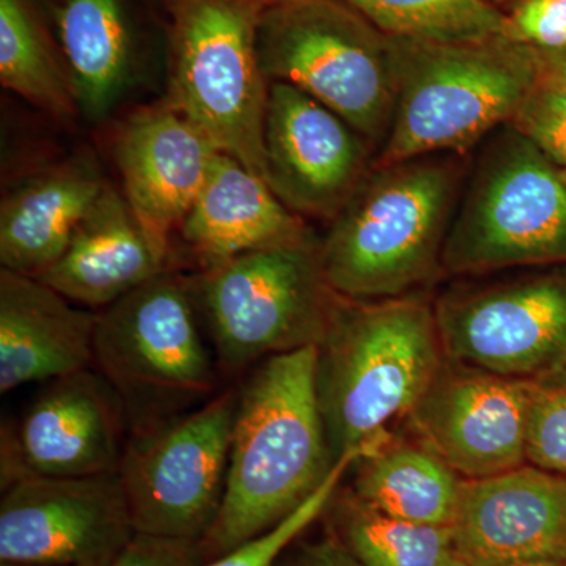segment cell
<instances>
[{"mask_svg":"<svg viewBox=\"0 0 566 566\" xmlns=\"http://www.w3.org/2000/svg\"><path fill=\"white\" fill-rule=\"evenodd\" d=\"M256 51L270 84L307 93L381 150L397 99L392 44L346 0H264Z\"/></svg>","mask_w":566,"mask_h":566,"instance_id":"6","label":"cell"},{"mask_svg":"<svg viewBox=\"0 0 566 566\" xmlns=\"http://www.w3.org/2000/svg\"><path fill=\"white\" fill-rule=\"evenodd\" d=\"M0 82L57 120L80 111L66 63L31 0H0Z\"/></svg>","mask_w":566,"mask_h":566,"instance_id":"24","label":"cell"},{"mask_svg":"<svg viewBox=\"0 0 566 566\" xmlns=\"http://www.w3.org/2000/svg\"><path fill=\"white\" fill-rule=\"evenodd\" d=\"M264 181L303 219L333 222L374 167L376 151L329 107L271 82L263 132Z\"/></svg>","mask_w":566,"mask_h":566,"instance_id":"13","label":"cell"},{"mask_svg":"<svg viewBox=\"0 0 566 566\" xmlns=\"http://www.w3.org/2000/svg\"><path fill=\"white\" fill-rule=\"evenodd\" d=\"M264 0H169L167 103L264 180L270 81L256 51Z\"/></svg>","mask_w":566,"mask_h":566,"instance_id":"8","label":"cell"},{"mask_svg":"<svg viewBox=\"0 0 566 566\" xmlns=\"http://www.w3.org/2000/svg\"><path fill=\"white\" fill-rule=\"evenodd\" d=\"M528 381L527 464L566 475V368Z\"/></svg>","mask_w":566,"mask_h":566,"instance_id":"28","label":"cell"},{"mask_svg":"<svg viewBox=\"0 0 566 566\" xmlns=\"http://www.w3.org/2000/svg\"><path fill=\"white\" fill-rule=\"evenodd\" d=\"M543 70L551 76L566 84V50L558 52H539Z\"/></svg>","mask_w":566,"mask_h":566,"instance_id":"33","label":"cell"},{"mask_svg":"<svg viewBox=\"0 0 566 566\" xmlns=\"http://www.w3.org/2000/svg\"><path fill=\"white\" fill-rule=\"evenodd\" d=\"M191 286L227 371L318 346L340 297L324 274L315 234L203 270Z\"/></svg>","mask_w":566,"mask_h":566,"instance_id":"9","label":"cell"},{"mask_svg":"<svg viewBox=\"0 0 566 566\" xmlns=\"http://www.w3.org/2000/svg\"><path fill=\"white\" fill-rule=\"evenodd\" d=\"M447 356L427 292L338 297L316 359V394L334 463L398 433Z\"/></svg>","mask_w":566,"mask_h":566,"instance_id":"1","label":"cell"},{"mask_svg":"<svg viewBox=\"0 0 566 566\" xmlns=\"http://www.w3.org/2000/svg\"><path fill=\"white\" fill-rule=\"evenodd\" d=\"M193 303L191 283L166 270L96 318L93 365L120 395L133 434L185 415L214 387Z\"/></svg>","mask_w":566,"mask_h":566,"instance_id":"7","label":"cell"},{"mask_svg":"<svg viewBox=\"0 0 566 566\" xmlns=\"http://www.w3.org/2000/svg\"><path fill=\"white\" fill-rule=\"evenodd\" d=\"M107 566H196L192 543L136 534Z\"/></svg>","mask_w":566,"mask_h":566,"instance_id":"31","label":"cell"},{"mask_svg":"<svg viewBox=\"0 0 566 566\" xmlns=\"http://www.w3.org/2000/svg\"><path fill=\"white\" fill-rule=\"evenodd\" d=\"M238 395L133 434L120 474L136 534L196 545L210 534L226 493Z\"/></svg>","mask_w":566,"mask_h":566,"instance_id":"11","label":"cell"},{"mask_svg":"<svg viewBox=\"0 0 566 566\" xmlns=\"http://www.w3.org/2000/svg\"><path fill=\"white\" fill-rule=\"evenodd\" d=\"M126 428L120 395L98 370L52 379L3 438V490L24 476L118 472Z\"/></svg>","mask_w":566,"mask_h":566,"instance_id":"15","label":"cell"},{"mask_svg":"<svg viewBox=\"0 0 566 566\" xmlns=\"http://www.w3.org/2000/svg\"><path fill=\"white\" fill-rule=\"evenodd\" d=\"M566 170V84L543 70L509 123Z\"/></svg>","mask_w":566,"mask_h":566,"instance_id":"29","label":"cell"},{"mask_svg":"<svg viewBox=\"0 0 566 566\" xmlns=\"http://www.w3.org/2000/svg\"><path fill=\"white\" fill-rule=\"evenodd\" d=\"M357 460H359L357 453H348V455L338 458L322 486L289 516L283 517L262 534L252 536L251 539L234 547L230 553L223 554L208 564L196 566H274L283 551L329 509L342 480Z\"/></svg>","mask_w":566,"mask_h":566,"instance_id":"27","label":"cell"},{"mask_svg":"<svg viewBox=\"0 0 566 566\" xmlns=\"http://www.w3.org/2000/svg\"><path fill=\"white\" fill-rule=\"evenodd\" d=\"M471 159L449 233L444 275L475 277L566 264V180L512 125Z\"/></svg>","mask_w":566,"mask_h":566,"instance_id":"5","label":"cell"},{"mask_svg":"<svg viewBox=\"0 0 566 566\" xmlns=\"http://www.w3.org/2000/svg\"><path fill=\"white\" fill-rule=\"evenodd\" d=\"M318 346L268 357L238 395L221 510L203 539L223 556L289 516L333 469L318 394Z\"/></svg>","mask_w":566,"mask_h":566,"instance_id":"2","label":"cell"},{"mask_svg":"<svg viewBox=\"0 0 566 566\" xmlns=\"http://www.w3.org/2000/svg\"><path fill=\"white\" fill-rule=\"evenodd\" d=\"M491 2L494 3V6H504V3L513 2V0H491Z\"/></svg>","mask_w":566,"mask_h":566,"instance_id":"36","label":"cell"},{"mask_svg":"<svg viewBox=\"0 0 566 566\" xmlns=\"http://www.w3.org/2000/svg\"><path fill=\"white\" fill-rule=\"evenodd\" d=\"M114 153L123 196L167 263L170 238L180 230L221 151L166 102L132 115L118 133Z\"/></svg>","mask_w":566,"mask_h":566,"instance_id":"16","label":"cell"},{"mask_svg":"<svg viewBox=\"0 0 566 566\" xmlns=\"http://www.w3.org/2000/svg\"><path fill=\"white\" fill-rule=\"evenodd\" d=\"M98 315L40 279L0 271V392L91 368Z\"/></svg>","mask_w":566,"mask_h":566,"instance_id":"18","label":"cell"},{"mask_svg":"<svg viewBox=\"0 0 566 566\" xmlns=\"http://www.w3.org/2000/svg\"><path fill=\"white\" fill-rule=\"evenodd\" d=\"M469 166L468 155L438 153L371 167L319 240L335 292L376 301L433 286Z\"/></svg>","mask_w":566,"mask_h":566,"instance_id":"3","label":"cell"},{"mask_svg":"<svg viewBox=\"0 0 566 566\" xmlns=\"http://www.w3.org/2000/svg\"><path fill=\"white\" fill-rule=\"evenodd\" d=\"M134 535L118 472L24 476L3 490L0 560L107 566Z\"/></svg>","mask_w":566,"mask_h":566,"instance_id":"12","label":"cell"},{"mask_svg":"<svg viewBox=\"0 0 566 566\" xmlns=\"http://www.w3.org/2000/svg\"><path fill=\"white\" fill-rule=\"evenodd\" d=\"M528 389L447 357L406 423L463 479H486L527 463Z\"/></svg>","mask_w":566,"mask_h":566,"instance_id":"14","label":"cell"},{"mask_svg":"<svg viewBox=\"0 0 566 566\" xmlns=\"http://www.w3.org/2000/svg\"><path fill=\"white\" fill-rule=\"evenodd\" d=\"M338 539L364 566H469L450 526L382 515L352 493L334 497Z\"/></svg>","mask_w":566,"mask_h":566,"instance_id":"25","label":"cell"},{"mask_svg":"<svg viewBox=\"0 0 566 566\" xmlns=\"http://www.w3.org/2000/svg\"><path fill=\"white\" fill-rule=\"evenodd\" d=\"M501 566H566V562H521V564Z\"/></svg>","mask_w":566,"mask_h":566,"instance_id":"34","label":"cell"},{"mask_svg":"<svg viewBox=\"0 0 566 566\" xmlns=\"http://www.w3.org/2000/svg\"><path fill=\"white\" fill-rule=\"evenodd\" d=\"M463 277L434 297L446 356L535 379L566 368V264Z\"/></svg>","mask_w":566,"mask_h":566,"instance_id":"10","label":"cell"},{"mask_svg":"<svg viewBox=\"0 0 566 566\" xmlns=\"http://www.w3.org/2000/svg\"><path fill=\"white\" fill-rule=\"evenodd\" d=\"M504 36L538 52L566 50V0H513Z\"/></svg>","mask_w":566,"mask_h":566,"instance_id":"30","label":"cell"},{"mask_svg":"<svg viewBox=\"0 0 566 566\" xmlns=\"http://www.w3.org/2000/svg\"><path fill=\"white\" fill-rule=\"evenodd\" d=\"M389 39L460 43L504 35L491 0H346Z\"/></svg>","mask_w":566,"mask_h":566,"instance_id":"26","label":"cell"},{"mask_svg":"<svg viewBox=\"0 0 566 566\" xmlns=\"http://www.w3.org/2000/svg\"><path fill=\"white\" fill-rule=\"evenodd\" d=\"M106 185L95 164L76 158L11 191L0 207L3 270L40 277L65 251Z\"/></svg>","mask_w":566,"mask_h":566,"instance_id":"21","label":"cell"},{"mask_svg":"<svg viewBox=\"0 0 566 566\" xmlns=\"http://www.w3.org/2000/svg\"><path fill=\"white\" fill-rule=\"evenodd\" d=\"M125 196L106 185L41 282L71 303L109 307L166 271Z\"/></svg>","mask_w":566,"mask_h":566,"instance_id":"20","label":"cell"},{"mask_svg":"<svg viewBox=\"0 0 566 566\" xmlns=\"http://www.w3.org/2000/svg\"><path fill=\"white\" fill-rule=\"evenodd\" d=\"M452 531L469 566L566 562V475L526 463L464 479Z\"/></svg>","mask_w":566,"mask_h":566,"instance_id":"17","label":"cell"},{"mask_svg":"<svg viewBox=\"0 0 566 566\" xmlns=\"http://www.w3.org/2000/svg\"><path fill=\"white\" fill-rule=\"evenodd\" d=\"M0 566H41V565L25 564V562L0 560Z\"/></svg>","mask_w":566,"mask_h":566,"instance_id":"35","label":"cell"},{"mask_svg":"<svg viewBox=\"0 0 566 566\" xmlns=\"http://www.w3.org/2000/svg\"><path fill=\"white\" fill-rule=\"evenodd\" d=\"M57 22L77 106L88 118H102L118 102L132 74L125 7L122 0H61Z\"/></svg>","mask_w":566,"mask_h":566,"instance_id":"23","label":"cell"},{"mask_svg":"<svg viewBox=\"0 0 566 566\" xmlns=\"http://www.w3.org/2000/svg\"><path fill=\"white\" fill-rule=\"evenodd\" d=\"M397 84L392 125L374 166L469 155L509 125L542 76L539 52L504 35L460 43L390 39Z\"/></svg>","mask_w":566,"mask_h":566,"instance_id":"4","label":"cell"},{"mask_svg":"<svg viewBox=\"0 0 566 566\" xmlns=\"http://www.w3.org/2000/svg\"><path fill=\"white\" fill-rule=\"evenodd\" d=\"M283 566H364L340 539H322L301 547Z\"/></svg>","mask_w":566,"mask_h":566,"instance_id":"32","label":"cell"},{"mask_svg":"<svg viewBox=\"0 0 566 566\" xmlns=\"http://www.w3.org/2000/svg\"><path fill=\"white\" fill-rule=\"evenodd\" d=\"M353 468L349 491L363 504L395 520L452 527L464 479L416 434L390 436Z\"/></svg>","mask_w":566,"mask_h":566,"instance_id":"22","label":"cell"},{"mask_svg":"<svg viewBox=\"0 0 566 566\" xmlns=\"http://www.w3.org/2000/svg\"><path fill=\"white\" fill-rule=\"evenodd\" d=\"M562 174H564L565 180H566V170H562Z\"/></svg>","mask_w":566,"mask_h":566,"instance_id":"37","label":"cell"},{"mask_svg":"<svg viewBox=\"0 0 566 566\" xmlns=\"http://www.w3.org/2000/svg\"><path fill=\"white\" fill-rule=\"evenodd\" d=\"M180 233L203 270L260 249L300 243L314 234L262 177L222 151Z\"/></svg>","mask_w":566,"mask_h":566,"instance_id":"19","label":"cell"}]
</instances>
